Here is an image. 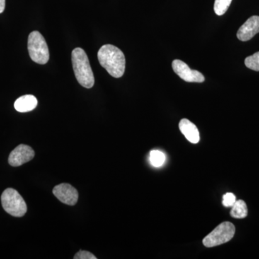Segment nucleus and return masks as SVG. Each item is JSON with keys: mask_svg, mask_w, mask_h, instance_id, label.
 I'll list each match as a JSON object with an SVG mask.
<instances>
[{"mask_svg": "<svg viewBox=\"0 0 259 259\" xmlns=\"http://www.w3.org/2000/svg\"><path fill=\"white\" fill-rule=\"evenodd\" d=\"M235 233L236 228L233 223L223 222L204 238L203 244L207 248L222 245L231 241Z\"/></svg>", "mask_w": 259, "mask_h": 259, "instance_id": "nucleus-5", "label": "nucleus"}, {"mask_svg": "<svg viewBox=\"0 0 259 259\" xmlns=\"http://www.w3.org/2000/svg\"><path fill=\"white\" fill-rule=\"evenodd\" d=\"M71 61L78 82L83 88H93L95 84V77L86 52L81 48H76L71 54Z\"/></svg>", "mask_w": 259, "mask_h": 259, "instance_id": "nucleus-2", "label": "nucleus"}, {"mask_svg": "<svg viewBox=\"0 0 259 259\" xmlns=\"http://www.w3.org/2000/svg\"><path fill=\"white\" fill-rule=\"evenodd\" d=\"M150 162L155 167H161L166 161V156L161 151L155 150L150 153Z\"/></svg>", "mask_w": 259, "mask_h": 259, "instance_id": "nucleus-13", "label": "nucleus"}, {"mask_svg": "<svg viewBox=\"0 0 259 259\" xmlns=\"http://www.w3.org/2000/svg\"><path fill=\"white\" fill-rule=\"evenodd\" d=\"M181 132L192 144H197L199 141V133L197 126L187 119H182L179 125Z\"/></svg>", "mask_w": 259, "mask_h": 259, "instance_id": "nucleus-10", "label": "nucleus"}, {"mask_svg": "<svg viewBox=\"0 0 259 259\" xmlns=\"http://www.w3.org/2000/svg\"><path fill=\"white\" fill-rule=\"evenodd\" d=\"M231 3L232 0H215L214 5V13L219 16L224 15Z\"/></svg>", "mask_w": 259, "mask_h": 259, "instance_id": "nucleus-14", "label": "nucleus"}, {"mask_svg": "<svg viewBox=\"0 0 259 259\" xmlns=\"http://www.w3.org/2000/svg\"><path fill=\"white\" fill-rule=\"evenodd\" d=\"M245 65L248 69L259 71V51L245 59Z\"/></svg>", "mask_w": 259, "mask_h": 259, "instance_id": "nucleus-15", "label": "nucleus"}, {"mask_svg": "<svg viewBox=\"0 0 259 259\" xmlns=\"http://www.w3.org/2000/svg\"><path fill=\"white\" fill-rule=\"evenodd\" d=\"M99 62L109 74L115 78L123 76L125 70V57L122 51L115 46L107 44L100 48L97 54Z\"/></svg>", "mask_w": 259, "mask_h": 259, "instance_id": "nucleus-1", "label": "nucleus"}, {"mask_svg": "<svg viewBox=\"0 0 259 259\" xmlns=\"http://www.w3.org/2000/svg\"><path fill=\"white\" fill-rule=\"evenodd\" d=\"M28 49L30 59L39 64H46L49 60V51L45 38L38 31L29 35Z\"/></svg>", "mask_w": 259, "mask_h": 259, "instance_id": "nucleus-4", "label": "nucleus"}, {"mask_svg": "<svg viewBox=\"0 0 259 259\" xmlns=\"http://www.w3.org/2000/svg\"><path fill=\"white\" fill-rule=\"evenodd\" d=\"M5 9V0H0V14L4 12Z\"/></svg>", "mask_w": 259, "mask_h": 259, "instance_id": "nucleus-18", "label": "nucleus"}, {"mask_svg": "<svg viewBox=\"0 0 259 259\" xmlns=\"http://www.w3.org/2000/svg\"><path fill=\"white\" fill-rule=\"evenodd\" d=\"M37 100L33 95H27L19 97L15 102V108L19 112H28L37 107Z\"/></svg>", "mask_w": 259, "mask_h": 259, "instance_id": "nucleus-11", "label": "nucleus"}, {"mask_svg": "<svg viewBox=\"0 0 259 259\" xmlns=\"http://www.w3.org/2000/svg\"><path fill=\"white\" fill-rule=\"evenodd\" d=\"M35 156V151L30 146L27 145H19L10 153L8 162L10 166H20L31 161Z\"/></svg>", "mask_w": 259, "mask_h": 259, "instance_id": "nucleus-7", "label": "nucleus"}, {"mask_svg": "<svg viewBox=\"0 0 259 259\" xmlns=\"http://www.w3.org/2000/svg\"><path fill=\"white\" fill-rule=\"evenodd\" d=\"M53 193L56 198L68 205H74L79 198L78 191L69 184L64 183L56 186L53 190Z\"/></svg>", "mask_w": 259, "mask_h": 259, "instance_id": "nucleus-8", "label": "nucleus"}, {"mask_svg": "<svg viewBox=\"0 0 259 259\" xmlns=\"http://www.w3.org/2000/svg\"><path fill=\"white\" fill-rule=\"evenodd\" d=\"M172 68L177 75L187 82L202 83L204 81V76L202 73L192 70L184 61L176 59L172 62Z\"/></svg>", "mask_w": 259, "mask_h": 259, "instance_id": "nucleus-6", "label": "nucleus"}, {"mask_svg": "<svg viewBox=\"0 0 259 259\" xmlns=\"http://www.w3.org/2000/svg\"><path fill=\"white\" fill-rule=\"evenodd\" d=\"M259 32V16L250 17L237 32V37L241 41H248Z\"/></svg>", "mask_w": 259, "mask_h": 259, "instance_id": "nucleus-9", "label": "nucleus"}, {"mask_svg": "<svg viewBox=\"0 0 259 259\" xmlns=\"http://www.w3.org/2000/svg\"><path fill=\"white\" fill-rule=\"evenodd\" d=\"M74 259H97V257L87 250H80L74 256Z\"/></svg>", "mask_w": 259, "mask_h": 259, "instance_id": "nucleus-17", "label": "nucleus"}, {"mask_svg": "<svg viewBox=\"0 0 259 259\" xmlns=\"http://www.w3.org/2000/svg\"><path fill=\"white\" fill-rule=\"evenodd\" d=\"M231 214L232 217L241 219L248 215V208L243 200H236V203L232 207Z\"/></svg>", "mask_w": 259, "mask_h": 259, "instance_id": "nucleus-12", "label": "nucleus"}, {"mask_svg": "<svg viewBox=\"0 0 259 259\" xmlns=\"http://www.w3.org/2000/svg\"><path fill=\"white\" fill-rule=\"evenodd\" d=\"M2 205L8 214L14 217H23L27 212V204L18 191L13 188L5 190L2 194Z\"/></svg>", "mask_w": 259, "mask_h": 259, "instance_id": "nucleus-3", "label": "nucleus"}, {"mask_svg": "<svg viewBox=\"0 0 259 259\" xmlns=\"http://www.w3.org/2000/svg\"><path fill=\"white\" fill-rule=\"evenodd\" d=\"M236 197L234 194L228 192L223 195V204L226 207H232L236 203Z\"/></svg>", "mask_w": 259, "mask_h": 259, "instance_id": "nucleus-16", "label": "nucleus"}]
</instances>
